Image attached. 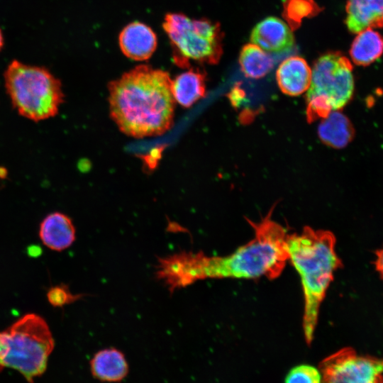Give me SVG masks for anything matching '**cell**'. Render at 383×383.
Here are the masks:
<instances>
[{
    "mask_svg": "<svg viewBox=\"0 0 383 383\" xmlns=\"http://www.w3.org/2000/svg\"><path fill=\"white\" fill-rule=\"evenodd\" d=\"M322 383H383V360L344 348L319 364Z\"/></svg>",
    "mask_w": 383,
    "mask_h": 383,
    "instance_id": "8",
    "label": "cell"
},
{
    "mask_svg": "<svg viewBox=\"0 0 383 383\" xmlns=\"http://www.w3.org/2000/svg\"><path fill=\"white\" fill-rule=\"evenodd\" d=\"M284 383H322L319 370L309 365H299L287 373Z\"/></svg>",
    "mask_w": 383,
    "mask_h": 383,
    "instance_id": "20",
    "label": "cell"
},
{
    "mask_svg": "<svg viewBox=\"0 0 383 383\" xmlns=\"http://www.w3.org/2000/svg\"><path fill=\"white\" fill-rule=\"evenodd\" d=\"M350 60L340 52H328L314 62L306 94V119L313 123L340 111L352 99L355 81Z\"/></svg>",
    "mask_w": 383,
    "mask_h": 383,
    "instance_id": "6",
    "label": "cell"
},
{
    "mask_svg": "<svg viewBox=\"0 0 383 383\" xmlns=\"http://www.w3.org/2000/svg\"><path fill=\"white\" fill-rule=\"evenodd\" d=\"M383 53V35L373 28H367L357 33L350 49L352 61L359 66H368Z\"/></svg>",
    "mask_w": 383,
    "mask_h": 383,
    "instance_id": "17",
    "label": "cell"
},
{
    "mask_svg": "<svg viewBox=\"0 0 383 383\" xmlns=\"http://www.w3.org/2000/svg\"><path fill=\"white\" fill-rule=\"evenodd\" d=\"M83 294H72L68 287L65 284L51 287L47 293V298L50 304L56 307H61L73 303L81 299Z\"/></svg>",
    "mask_w": 383,
    "mask_h": 383,
    "instance_id": "21",
    "label": "cell"
},
{
    "mask_svg": "<svg viewBox=\"0 0 383 383\" xmlns=\"http://www.w3.org/2000/svg\"><path fill=\"white\" fill-rule=\"evenodd\" d=\"M258 222L248 220L254 236L226 255L180 252L165 257L160 276L170 292L206 279L277 278L288 261L286 228L272 218L274 207Z\"/></svg>",
    "mask_w": 383,
    "mask_h": 383,
    "instance_id": "1",
    "label": "cell"
},
{
    "mask_svg": "<svg viewBox=\"0 0 383 383\" xmlns=\"http://www.w3.org/2000/svg\"><path fill=\"white\" fill-rule=\"evenodd\" d=\"M4 46V37L1 30L0 29V51Z\"/></svg>",
    "mask_w": 383,
    "mask_h": 383,
    "instance_id": "23",
    "label": "cell"
},
{
    "mask_svg": "<svg viewBox=\"0 0 383 383\" xmlns=\"http://www.w3.org/2000/svg\"><path fill=\"white\" fill-rule=\"evenodd\" d=\"M171 90L175 103L189 108L205 96L206 74L197 67H189L172 79Z\"/></svg>",
    "mask_w": 383,
    "mask_h": 383,
    "instance_id": "15",
    "label": "cell"
},
{
    "mask_svg": "<svg viewBox=\"0 0 383 383\" xmlns=\"http://www.w3.org/2000/svg\"><path fill=\"white\" fill-rule=\"evenodd\" d=\"M321 10L314 0H284L283 3V16L292 30L304 18L315 16Z\"/></svg>",
    "mask_w": 383,
    "mask_h": 383,
    "instance_id": "19",
    "label": "cell"
},
{
    "mask_svg": "<svg viewBox=\"0 0 383 383\" xmlns=\"http://www.w3.org/2000/svg\"><path fill=\"white\" fill-rule=\"evenodd\" d=\"M312 70L301 57L292 56L284 60L276 72L279 89L286 95L297 96L309 89Z\"/></svg>",
    "mask_w": 383,
    "mask_h": 383,
    "instance_id": "11",
    "label": "cell"
},
{
    "mask_svg": "<svg viewBox=\"0 0 383 383\" xmlns=\"http://www.w3.org/2000/svg\"><path fill=\"white\" fill-rule=\"evenodd\" d=\"M162 27L170 41L174 62L178 67L189 68L192 61L209 65L219 62L223 52V33L218 23L170 13L165 16Z\"/></svg>",
    "mask_w": 383,
    "mask_h": 383,
    "instance_id": "7",
    "label": "cell"
},
{
    "mask_svg": "<svg viewBox=\"0 0 383 383\" xmlns=\"http://www.w3.org/2000/svg\"><path fill=\"white\" fill-rule=\"evenodd\" d=\"M39 236L49 249L62 251L74 242L76 230L69 216L60 212H53L40 223Z\"/></svg>",
    "mask_w": 383,
    "mask_h": 383,
    "instance_id": "13",
    "label": "cell"
},
{
    "mask_svg": "<svg viewBox=\"0 0 383 383\" xmlns=\"http://www.w3.org/2000/svg\"><path fill=\"white\" fill-rule=\"evenodd\" d=\"M320 140L333 148L347 146L355 136V129L349 118L340 111L331 112L323 118L318 127Z\"/></svg>",
    "mask_w": 383,
    "mask_h": 383,
    "instance_id": "16",
    "label": "cell"
},
{
    "mask_svg": "<svg viewBox=\"0 0 383 383\" xmlns=\"http://www.w3.org/2000/svg\"><path fill=\"white\" fill-rule=\"evenodd\" d=\"M287 252L289 261L299 275L303 296L302 328L306 342L310 345L317 326L320 308L342 263L335 251V238L326 230L306 226L299 233L288 235Z\"/></svg>",
    "mask_w": 383,
    "mask_h": 383,
    "instance_id": "3",
    "label": "cell"
},
{
    "mask_svg": "<svg viewBox=\"0 0 383 383\" xmlns=\"http://www.w3.org/2000/svg\"><path fill=\"white\" fill-rule=\"evenodd\" d=\"M4 77L11 104L21 116L38 122L57 114L65 95L60 81L48 69L15 60Z\"/></svg>",
    "mask_w": 383,
    "mask_h": 383,
    "instance_id": "5",
    "label": "cell"
},
{
    "mask_svg": "<svg viewBox=\"0 0 383 383\" xmlns=\"http://www.w3.org/2000/svg\"><path fill=\"white\" fill-rule=\"evenodd\" d=\"M54 345L46 321L39 315L27 313L0 331V371L13 369L33 383L45 371Z\"/></svg>",
    "mask_w": 383,
    "mask_h": 383,
    "instance_id": "4",
    "label": "cell"
},
{
    "mask_svg": "<svg viewBox=\"0 0 383 383\" xmlns=\"http://www.w3.org/2000/svg\"><path fill=\"white\" fill-rule=\"evenodd\" d=\"M374 265L376 270L383 279V247L376 252Z\"/></svg>",
    "mask_w": 383,
    "mask_h": 383,
    "instance_id": "22",
    "label": "cell"
},
{
    "mask_svg": "<svg viewBox=\"0 0 383 383\" xmlns=\"http://www.w3.org/2000/svg\"><path fill=\"white\" fill-rule=\"evenodd\" d=\"M118 42L122 52L137 61L149 59L157 45L155 33L150 26L139 21L126 26L119 34Z\"/></svg>",
    "mask_w": 383,
    "mask_h": 383,
    "instance_id": "10",
    "label": "cell"
},
{
    "mask_svg": "<svg viewBox=\"0 0 383 383\" xmlns=\"http://www.w3.org/2000/svg\"><path fill=\"white\" fill-rule=\"evenodd\" d=\"M170 74L140 65L109 82L110 116L124 134L142 138L164 134L174 122Z\"/></svg>",
    "mask_w": 383,
    "mask_h": 383,
    "instance_id": "2",
    "label": "cell"
},
{
    "mask_svg": "<svg viewBox=\"0 0 383 383\" xmlns=\"http://www.w3.org/2000/svg\"><path fill=\"white\" fill-rule=\"evenodd\" d=\"M345 11L350 33L383 27V0H347Z\"/></svg>",
    "mask_w": 383,
    "mask_h": 383,
    "instance_id": "14",
    "label": "cell"
},
{
    "mask_svg": "<svg viewBox=\"0 0 383 383\" xmlns=\"http://www.w3.org/2000/svg\"><path fill=\"white\" fill-rule=\"evenodd\" d=\"M274 60L261 48L253 43L245 45L239 55V65L244 75L250 79H260L274 67Z\"/></svg>",
    "mask_w": 383,
    "mask_h": 383,
    "instance_id": "18",
    "label": "cell"
},
{
    "mask_svg": "<svg viewBox=\"0 0 383 383\" xmlns=\"http://www.w3.org/2000/svg\"><path fill=\"white\" fill-rule=\"evenodd\" d=\"M250 40L269 52H282L291 49L294 43L292 30L282 19L270 16L259 22L252 29Z\"/></svg>",
    "mask_w": 383,
    "mask_h": 383,
    "instance_id": "9",
    "label": "cell"
},
{
    "mask_svg": "<svg viewBox=\"0 0 383 383\" xmlns=\"http://www.w3.org/2000/svg\"><path fill=\"white\" fill-rule=\"evenodd\" d=\"M89 367L93 377L102 382H120L129 372L125 355L115 348L101 349L94 353L89 362Z\"/></svg>",
    "mask_w": 383,
    "mask_h": 383,
    "instance_id": "12",
    "label": "cell"
}]
</instances>
